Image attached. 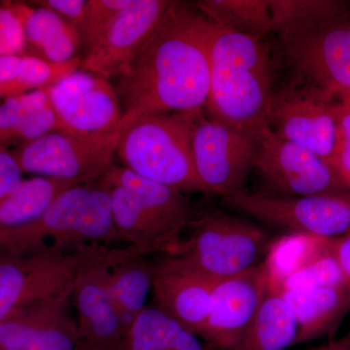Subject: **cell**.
Here are the masks:
<instances>
[{
  "instance_id": "6da1fadb",
  "label": "cell",
  "mask_w": 350,
  "mask_h": 350,
  "mask_svg": "<svg viewBox=\"0 0 350 350\" xmlns=\"http://www.w3.org/2000/svg\"><path fill=\"white\" fill-rule=\"evenodd\" d=\"M198 11V10H197ZM213 23L188 4L172 1L116 90L124 114H167L202 109L211 87Z\"/></svg>"
},
{
  "instance_id": "7a4b0ae2",
  "label": "cell",
  "mask_w": 350,
  "mask_h": 350,
  "mask_svg": "<svg viewBox=\"0 0 350 350\" xmlns=\"http://www.w3.org/2000/svg\"><path fill=\"white\" fill-rule=\"evenodd\" d=\"M275 93L273 59L262 38L213 24L209 118L257 138L269 126Z\"/></svg>"
},
{
  "instance_id": "3957f363",
  "label": "cell",
  "mask_w": 350,
  "mask_h": 350,
  "mask_svg": "<svg viewBox=\"0 0 350 350\" xmlns=\"http://www.w3.org/2000/svg\"><path fill=\"white\" fill-rule=\"evenodd\" d=\"M98 183L111 199L116 243L145 256L178 252L183 232L198 217L186 194L115 165Z\"/></svg>"
},
{
  "instance_id": "277c9868",
  "label": "cell",
  "mask_w": 350,
  "mask_h": 350,
  "mask_svg": "<svg viewBox=\"0 0 350 350\" xmlns=\"http://www.w3.org/2000/svg\"><path fill=\"white\" fill-rule=\"evenodd\" d=\"M115 243L111 199L98 182L66 189L36 222L2 239L0 251L70 253Z\"/></svg>"
},
{
  "instance_id": "5b68a950",
  "label": "cell",
  "mask_w": 350,
  "mask_h": 350,
  "mask_svg": "<svg viewBox=\"0 0 350 350\" xmlns=\"http://www.w3.org/2000/svg\"><path fill=\"white\" fill-rule=\"evenodd\" d=\"M196 111V110H195ZM195 111L140 115L126 126L116 154L133 174L184 194H206L190 146Z\"/></svg>"
},
{
  "instance_id": "8992f818",
  "label": "cell",
  "mask_w": 350,
  "mask_h": 350,
  "mask_svg": "<svg viewBox=\"0 0 350 350\" xmlns=\"http://www.w3.org/2000/svg\"><path fill=\"white\" fill-rule=\"evenodd\" d=\"M190 227L175 255L216 282L259 266L273 243L256 226L219 211L198 216Z\"/></svg>"
},
{
  "instance_id": "52a82bcc",
  "label": "cell",
  "mask_w": 350,
  "mask_h": 350,
  "mask_svg": "<svg viewBox=\"0 0 350 350\" xmlns=\"http://www.w3.org/2000/svg\"><path fill=\"white\" fill-rule=\"evenodd\" d=\"M295 75L315 93L331 100H350L349 14L287 38H278Z\"/></svg>"
},
{
  "instance_id": "ba28073f",
  "label": "cell",
  "mask_w": 350,
  "mask_h": 350,
  "mask_svg": "<svg viewBox=\"0 0 350 350\" xmlns=\"http://www.w3.org/2000/svg\"><path fill=\"white\" fill-rule=\"evenodd\" d=\"M230 208L286 228L293 234L335 239L350 232V195L345 192L283 196L243 190L223 197Z\"/></svg>"
},
{
  "instance_id": "9c48e42d",
  "label": "cell",
  "mask_w": 350,
  "mask_h": 350,
  "mask_svg": "<svg viewBox=\"0 0 350 350\" xmlns=\"http://www.w3.org/2000/svg\"><path fill=\"white\" fill-rule=\"evenodd\" d=\"M257 138L208 118L196 110L190 130V146L196 172L207 195L223 197L243 190L253 167Z\"/></svg>"
},
{
  "instance_id": "30bf717a",
  "label": "cell",
  "mask_w": 350,
  "mask_h": 350,
  "mask_svg": "<svg viewBox=\"0 0 350 350\" xmlns=\"http://www.w3.org/2000/svg\"><path fill=\"white\" fill-rule=\"evenodd\" d=\"M57 131L73 137L101 139L123 131L135 117L124 114L109 80L75 71L50 87Z\"/></svg>"
},
{
  "instance_id": "8fae6325",
  "label": "cell",
  "mask_w": 350,
  "mask_h": 350,
  "mask_svg": "<svg viewBox=\"0 0 350 350\" xmlns=\"http://www.w3.org/2000/svg\"><path fill=\"white\" fill-rule=\"evenodd\" d=\"M122 131L101 139L52 131L12 153L24 174L76 184L98 183L114 167Z\"/></svg>"
},
{
  "instance_id": "7c38bea8",
  "label": "cell",
  "mask_w": 350,
  "mask_h": 350,
  "mask_svg": "<svg viewBox=\"0 0 350 350\" xmlns=\"http://www.w3.org/2000/svg\"><path fill=\"white\" fill-rule=\"evenodd\" d=\"M108 246L83 250L72 280L80 345L98 350H129L126 331L110 291Z\"/></svg>"
},
{
  "instance_id": "4fadbf2b",
  "label": "cell",
  "mask_w": 350,
  "mask_h": 350,
  "mask_svg": "<svg viewBox=\"0 0 350 350\" xmlns=\"http://www.w3.org/2000/svg\"><path fill=\"white\" fill-rule=\"evenodd\" d=\"M257 142L253 167L273 194L313 196L347 189L330 163L305 147L278 137L269 126L260 131Z\"/></svg>"
},
{
  "instance_id": "5bb4252c",
  "label": "cell",
  "mask_w": 350,
  "mask_h": 350,
  "mask_svg": "<svg viewBox=\"0 0 350 350\" xmlns=\"http://www.w3.org/2000/svg\"><path fill=\"white\" fill-rule=\"evenodd\" d=\"M72 308L71 282L18 308L0 323V350H78L79 332Z\"/></svg>"
},
{
  "instance_id": "9a60e30c",
  "label": "cell",
  "mask_w": 350,
  "mask_h": 350,
  "mask_svg": "<svg viewBox=\"0 0 350 350\" xmlns=\"http://www.w3.org/2000/svg\"><path fill=\"white\" fill-rule=\"evenodd\" d=\"M269 126L278 137L305 147L332 165L338 126L331 100L294 84L275 91Z\"/></svg>"
},
{
  "instance_id": "2e32d148",
  "label": "cell",
  "mask_w": 350,
  "mask_h": 350,
  "mask_svg": "<svg viewBox=\"0 0 350 350\" xmlns=\"http://www.w3.org/2000/svg\"><path fill=\"white\" fill-rule=\"evenodd\" d=\"M82 252L0 251V323L18 308L70 284Z\"/></svg>"
},
{
  "instance_id": "e0dca14e",
  "label": "cell",
  "mask_w": 350,
  "mask_h": 350,
  "mask_svg": "<svg viewBox=\"0 0 350 350\" xmlns=\"http://www.w3.org/2000/svg\"><path fill=\"white\" fill-rule=\"evenodd\" d=\"M170 0H131L87 51L85 71L109 80L121 76L169 10Z\"/></svg>"
},
{
  "instance_id": "ac0fdd59",
  "label": "cell",
  "mask_w": 350,
  "mask_h": 350,
  "mask_svg": "<svg viewBox=\"0 0 350 350\" xmlns=\"http://www.w3.org/2000/svg\"><path fill=\"white\" fill-rule=\"evenodd\" d=\"M269 282L268 265L264 261L250 271L216 282L200 338L219 349H234L261 305Z\"/></svg>"
},
{
  "instance_id": "d6986e66",
  "label": "cell",
  "mask_w": 350,
  "mask_h": 350,
  "mask_svg": "<svg viewBox=\"0 0 350 350\" xmlns=\"http://www.w3.org/2000/svg\"><path fill=\"white\" fill-rule=\"evenodd\" d=\"M216 282L176 255H165L154 264L157 308L199 337Z\"/></svg>"
},
{
  "instance_id": "ffe728a7",
  "label": "cell",
  "mask_w": 350,
  "mask_h": 350,
  "mask_svg": "<svg viewBox=\"0 0 350 350\" xmlns=\"http://www.w3.org/2000/svg\"><path fill=\"white\" fill-rule=\"evenodd\" d=\"M154 264L130 246H108L110 291L126 334L145 308L153 285Z\"/></svg>"
},
{
  "instance_id": "44dd1931",
  "label": "cell",
  "mask_w": 350,
  "mask_h": 350,
  "mask_svg": "<svg viewBox=\"0 0 350 350\" xmlns=\"http://www.w3.org/2000/svg\"><path fill=\"white\" fill-rule=\"evenodd\" d=\"M24 27L27 52L51 63L75 59L81 47V33L49 9L31 8L23 2L5 1Z\"/></svg>"
},
{
  "instance_id": "7402d4cb",
  "label": "cell",
  "mask_w": 350,
  "mask_h": 350,
  "mask_svg": "<svg viewBox=\"0 0 350 350\" xmlns=\"http://www.w3.org/2000/svg\"><path fill=\"white\" fill-rule=\"evenodd\" d=\"M282 291L298 325L295 345L314 340L334 330L350 310L349 285Z\"/></svg>"
},
{
  "instance_id": "603a6c76",
  "label": "cell",
  "mask_w": 350,
  "mask_h": 350,
  "mask_svg": "<svg viewBox=\"0 0 350 350\" xmlns=\"http://www.w3.org/2000/svg\"><path fill=\"white\" fill-rule=\"evenodd\" d=\"M297 335L293 312L280 284L269 275L261 305L232 350H284L295 345Z\"/></svg>"
},
{
  "instance_id": "cb8c5ba5",
  "label": "cell",
  "mask_w": 350,
  "mask_h": 350,
  "mask_svg": "<svg viewBox=\"0 0 350 350\" xmlns=\"http://www.w3.org/2000/svg\"><path fill=\"white\" fill-rule=\"evenodd\" d=\"M75 182L34 176L0 199V241L32 224L44 213L57 196Z\"/></svg>"
},
{
  "instance_id": "d4e9b609",
  "label": "cell",
  "mask_w": 350,
  "mask_h": 350,
  "mask_svg": "<svg viewBox=\"0 0 350 350\" xmlns=\"http://www.w3.org/2000/svg\"><path fill=\"white\" fill-rule=\"evenodd\" d=\"M199 336L161 312L146 306L126 334L129 350H206Z\"/></svg>"
},
{
  "instance_id": "484cf974",
  "label": "cell",
  "mask_w": 350,
  "mask_h": 350,
  "mask_svg": "<svg viewBox=\"0 0 350 350\" xmlns=\"http://www.w3.org/2000/svg\"><path fill=\"white\" fill-rule=\"evenodd\" d=\"M194 7L224 29L259 38L273 31L269 0H200Z\"/></svg>"
},
{
  "instance_id": "4316f807",
  "label": "cell",
  "mask_w": 350,
  "mask_h": 350,
  "mask_svg": "<svg viewBox=\"0 0 350 350\" xmlns=\"http://www.w3.org/2000/svg\"><path fill=\"white\" fill-rule=\"evenodd\" d=\"M273 31L278 38L347 15V4L334 0H269Z\"/></svg>"
},
{
  "instance_id": "83f0119b",
  "label": "cell",
  "mask_w": 350,
  "mask_h": 350,
  "mask_svg": "<svg viewBox=\"0 0 350 350\" xmlns=\"http://www.w3.org/2000/svg\"><path fill=\"white\" fill-rule=\"evenodd\" d=\"M334 239L292 234L271 243L266 261L269 275L282 282L332 250Z\"/></svg>"
},
{
  "instance_id": "f1b7e54d",
  "label": "cell",
  "mask_w": 350,
  "mask_h": 350,
  "mask_svg": "<svg viewBox=\"0 0 350 350\" xmlns=\"http://www.w3.org/2000/svg\"><path fill=\"white\" fill-rule=\"evenodd\" d=\"M82 64L80 57L64 63H51L31 55H23L19 75L11 85L7 98L27 93L29 90L36 91L54 86L77 71Z\"/></svg>"
},
{
  "instance_id": "f546056e",
  "label": "cell",
  "mask_w": 350,
  "mask_h": 350,
  "mask_svg": "<svg viewBox=\"0 0 350 350\" xmlns=\"http://www.w3.org/2000/svg\"><path fill=\"white\" fill-rule=\"evenodd\" d=\"M50 103V88L6 98L0 105V147L15 144L34 114Z\"/></svg>"
},
{
  "instance_id": "4dcf8cb0",
  "label": "cell",
  "mask_w": 350,
  "mask_h": 350,
  "mask_svg": "<svg viewBox=\"0 0 350 350\" xmlns=\"http://www.w3.org/2000/svg\"><path fill=\"white\" fill-rule=\"evenodd\" d=\"M278 282L283 290H310L349 285L334 254L333 246L325 254Z\"/></svg>"
},
{
  "instance_id": "1f68e13d",
  "label": "cell",
  "mask_w": 350,
  "mask_h": 350,
  "mask_svg": "<svg viewBox=\"0 0 350 350\" xmlns=\"http://www.w3.org/2000/svg\"><path fill=\"white\" fill-rule=\"evenodd\" d=\"M131 0H87L80 33L87 50L98 42L117 15Z\"/></svg>"
},
{
  "instance_id": "d6a6232c",
  "label": "cell",
  "mask_w": 350,
  "mask_h": 350,
  "mask_svg": "<svg viewBox=\"0 0 350 350\" xmlns=\"http://www.w3.org/2000/svg\"><path fill=\"white\" fill-rule=\"evenodd\" d=\"M338 126L337 147L332 167L350 190V100L334 103Z\"/></svg>"
},
{
  "instance_id": "836d02e7",
  "label": "cell",
  "mask_w": 350,
  "mask_h": 350,
  "mask_svg": "<svg viewBox=\"0 0 350 350\" xmlns=\"http://www.w3.org/2000/svg\"><path fill=\"white\" fill-rule=\"evenodd\" d=\"M27 40L19 18L5 1L0 4V56L25 55Z\"/></svg>"
},
{
  "instance_id": "e575fe53",
  "label": "cell",
  "mask_w": 350,
  "mask_h": 350,
  "mask_svg": "<svg viewBox=\"0 0 350 350\" xmlns=\"http://www.w3.org/2000/svg\"><path fill=\"white\" fill-rule=\"evenodd\" d=\"M24 172L10 152L0 147V199L16 190L24 182Z\"/></svg>"
},
{
  "instance_id": "d590c367",
  "label": "cell",
  "mask_w": 350,
  "mask_h": 350,
  "mask_svg": "<svg viewBox=\"0 0 350 350\" xmlns=\"http://www.w3.org/2000/svg\"><path fill=\"white\" fill-rule=\"evenodd\" d=\"M31 3L57 14L80 32L87 0H38Z\"/></svg>"
},
{
  "instance_id": "8d00e7d4",
  "label": "cell",
  "mask_w": 350,
  "mask_h": 350,
  "mask_svg": "<svg viewBox=\"0 0 350 350\" xmlns=\"http://www.w3.org/2000/svg\"><path fill=\"white\" fill-rule=\"evenodd\" d=\"M23 55L0 56V98L8 96L11 85L19 75Z\"/></svg>"
},
{
  "instance_id": "74e56055",
  "label": "cell",
  "mask_w": 350,
  "mask_h": 350,
  "mask_svg": "<svg viewBox=\"0 0 350 350\" xmlns=\"http://www.w3.org/2000/svg\"><path fill=\"white\" fill-rule=\"evenodd\" d=\"M333 251L350 287V232L334 239Z\"/></svg>"
},
{
  "instance_id": "f35d334b",
  "label": "cell",
  "mask_w": 350,
  "mask_h": 350,
  "mask_svg": "<svg viewBox=\"0 0 350 350\" xmlns=\"http://www.w3.org/2000/svg\"><path fill=\"white\" fill-rule=\"evenodd\" d=\"M312 350H350V333L338 340H332L329 344L321 345Z\"/></svg>"
},
{
  "instance_id": "ab89813d",
  "label": "cell",
  "mask_w": 350,
  "mask_h": 350,
  "mask_svg": "<svg viewBox=\"0 0 350 350\" xmlns=\"http://www.w3.org/2000/svg\"><path fill=\"white\" fill-rule=\"evenodd\" d=\"M78 350H98V349H91V347H84V345H79V349H78Z\"/></svg>"
}]
</instances>
